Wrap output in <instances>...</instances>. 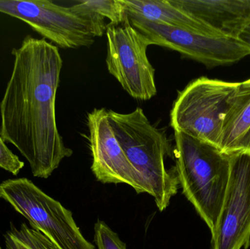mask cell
I'll use <instances>...</instances> for the list:
<instances>
[{"mask_svg": "<svg viewBox=\"0 0 250 249\" xmlns=\"http://www.w3.org/2000/svg\"><path fill=\"white\" fill-rule=\"evenodd\" d=\"M12 54L13 70L0 102V136L29 162L34 176L48 178L73 153L56 118L62 58L54 44L29 35Z\"/></svg>", "mask_w": 250, "mask_h": 249, "instance_id": "1", "label": "cell"}, {"mask_svg": "<svg viewBox=\"0 0 250 249\" xmlns=\"http://www.w3.org/2000/svg\"><path fill=\"white\" fill-rule=\"evenodd\" d=\"M107 113L114 135L146 193L153 197L159 211H163L179 187L174 167L166 168V157L172 155L167 135L151 124L141 108L129 114L111 110Z\"/></svg>", "mask_w": 250, "mask_h": 249, "instance_id": "2", "label": "cell"}, {"mask_svg": "<svg viewBox=\"0 0 250 249\" xmlns=\"http://www.w3.org/2000/svg\"><path fill=\"white\" fill-rule=\"evenodd\" d=\"M174 139L179 187L212 232L229 185L230 153L179 132L174 131Z\"/></svg>", "mask_w": 250, "mask_h": 249, "instance_id": "3", "label": "cell"}, {"mask_svg": "<svg viewBox=\"0 0 250 249\" xmlns=\"http://www.w3.org/2000/svg\"><path fill=\"white\" fill-rule=\"evenodd\" d=\"M238 84L205 77L192 80L173 103L170 127L220 149L225 117Z\"/></svg>", "mask_w": 250, "mask_h": 249, "instance_id": "4", "label": "cell"}, {"mask_svg": "<svg viewBox=\"0 0 250 249\" xmlns=\"http://www.w3.org/2000/svg\"><path fill=\"white\" fill-rule=\"evenodd\" d=\"M0 197L29 221L56 249H95L84 238L73 213L26 178L0 184Z\"/></svg>", "mask_w": 250, "mask_h": 249, "instance_id": "5", "label": "cell"}, {"mask_svg": "<svg viewBox=\"0 0 250 249\" xmlns=\"http://www.w3.org/2000/svg\"><path fill=\"white\" fill-rule=\"evenodd\" d=\"M106 65L126 93L135 99L148 100L157 95L155 70L147 57L151 41L135 29L126 17L108 25Z\"/></svg>", "mask_w": 250, "mask_h": 249, "instance_id": "6", "label": "cell"}, {"mask_svg": "<svg viewBox=\"0 0 250 249\" xmlns=\"http://www.w3.org/2000/svg\"><path fill=\"white\" fill-rule=\"evenodd\" d=\"M0 13L27 23L60 48L89 47L95 42L92 23L72 6L49 0H0Z\"/></svg>", "mask_w": 250, "mask_h": 249, "instance_id": "7", "label": "cell"}, {"mask_svg": "<svg viewBox=\"0 0 250 249\" xmlns=\"http://www.w3.org/2000/svg\"><path fill=\"white\" fill-rule=\"evenodd\" d=\"M129 20L149 39L151 45L177 51L184 58L208 68L235 64L250 55V45L239 39L176 29L142 19L129 18Z\"/></svg>", "mask_w": 250, "mask_h": 249, "instance_id": "8", "label": "cell"}, {"mask_svg": "<svg viewBox=\"0 0 250 249\" xmlns=\"http://www.w3.org/2000/svg\"><path fill=\"white\" fill-rule=\"evenodd\" d=\"M230 174L211 249H248L250 246V153H230Z\"/></svg>", "mask_w": 250, "mask_h": 249, "instance_id": "9", "label": "cell"}, {"mask_svg": "<svg viewBox=\"0 0 250 249\" xmlns=\"http://www.w3.org/2000/svg\"><path fill=\"white\" fill-rule=\"evenodd\" d=\"M92 155V171L103 184H124L138 194L146 193L138 174L114 135L105 108H95L87 115Z\"/></svg>", "mask_w": 250, "mask_h": 249, "instance_id": "10", "label": "cell"}, {"mask_svg": "<svg viewBox=\"0 0 250 249\" xmlns=\"http://www.w3.org/2000/svg\"><path fill=\"white\" fill-rule=\"evenodd\" d=\"M220 36L239 39L250 24V0H170Z\"/></svg>", "mask_w": 250, "mask_h": 249, "instance_id": "11", "label": "cell"}, {"mask_svg": "<svg viewBox=\"0 0 250 249\" xmlns=\"http://www.w3.org/2000/svg\"><path fill=\"white\" fill-rule=\"evenodd\" d=\"M121 2L129 19H142L156 24L206 35H219L205 23L170 0H121Z\"/></svg>", "mask_w": 250, "mask_h": 249, "instance_id": "12", "label": "cell"}, {"mask_svg": "<svg viewBox=\"0 0 250 249\" xmlns=\"http://www.w3.org/2000/svg\"><path fill=\"white\" fill-rule=\"evenodd\" d=\"M250 127V79L241 82L232 96L223 122L220 149L225 153L236 152V146Z\"/></svg>", "mask_w": 250, "mask_h": 249, "instance_id": "13", "label": "cell"}, {"mask_svg": "<svg viewBox=\"0 0 250 249\" xmlns=\"http://www.w3.org/2000/svg\"><path fill=\"white\" fill-rule=\"evenodd\" d=\"M71 6L90 21L95 38L104 36L108 24H120L127 17L121 0H82Z\"/></svg>", "mask_w": 250, "mask_h": 249, "instance_id": "14", "label": "cell"}, {"mask_svg": "<svg viewBox=\"0 0 250 249\" xmlns=\"http://www.w3.org/2000/svg\"><path fill=\"white\" fill-rule=\"evenodd\" d=\"M6 249H56L46 237L23 223L17 229L12 226L4 235Z\"/></svg>", "mask_w": 250, "mask_h": 249, "instance_id": "15", "label": "cell"}, {"mask_svg": "<svg viewBox=\"0 0 250 249\" xmlns=\"http://www.w3.org/2000/svg\"><path fill=\"white\" fill-rule=\"evenodd\" d=\"M94 230V240L98 249H126V244L120 239L118 234L104 221H98Z\"/></svg>", "mask_w": 250, "mask_h": 249, "instance_id": "16", "label": "cell"}, {"mask_svg": "<svg viewBox=\"0 0 250 249\" xmlns=\"http://www.w3.org/2000/svg\"><path fill=\"white\" fill-rule=\"evenodd\" d=\"M23 166V162L8 149L5 142L0 136V168L13 175H17Z\"/></svg>", "mask_w": 250, "mask_h": 249, "instance_id": "17", "label": "cell"}, {"mask_svg": "<svg viewBox=\"0 0 250 249\" xmlns=\"http://www.w3.org/2000/svg\"><path fill=\"white\" fill-rule=\"evenodd\" d=\"M247 152L250 153V127L239 140L235 152Z\"/></svg>", "mask_w": 250, "mask_h": 249, "instance_id": "18", "label": "cell"}, {"mask_svg": "<svg viewBox=\"0 0 250 249\" xmlns=\"http://www.w3.org/2000/svg\"><path fill=\"white\" fill-rule=\"evenodd\" d=\"M239 39L250 46V24L242 32Z\"/></svg>", "mask_w": 250, "mask_h": 249, "instance_id": "19", "label": "cell"}, {"mask_svg": "<svg viewBox=\"0 0 250 249\" xmlns=\"http://www.w3.org/2000/svg\"><path fill=\"white\" fill-rule=\"evenodd\" d=\"M0 249H1V247H0Z\"/></svg>", "mask_w": 250, "mask_h": 249, "instance_id": "20", "label": "cell"}]
</instances>
